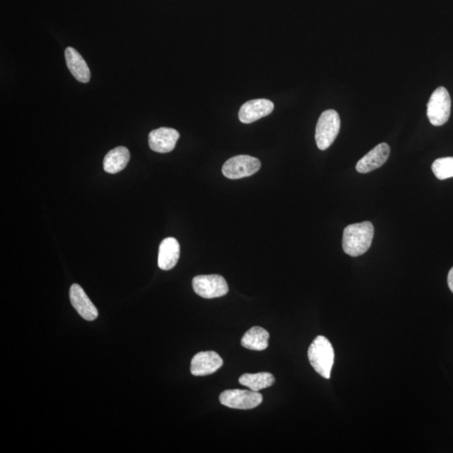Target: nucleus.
Instances as JSON below:
<instances>
[{"mask_svg": "<svg viewBox=\"0 0 453 453\" xmlns=\"http://www.w3.org/2000/svg\"><path fill=\"white\" fill-rule=\"evenodd\" d=\"M70 301L75 310L84 319L94 321L98 316L97 307L91 302L84 289L78 284H74L70 288Z\"/></svg>", "mask_w": 453, "mask_h": 453, "instance_id": "obj_12", "label": "nucleus"}, {"mask_svg": "<svg viewBox=\"0 0 453 453\" xmlns=\"http://www.w3.org/2000/svg\"><path fill=\"white\" fill-rule=\"evenodd\" d=\"M194 292L202 298L212 299L225 296L229 285L219 275H197L193 280Z\"/></svg>", "mask_w": 453, "mask_h": 453, "instance_id": "obj_6", "label": "nucleus"}, {"mask_svg": "<svg viewBox=\"0 0 453 453\" xmlns=\"http://www.w3.org/2000/svg\"><path fill=\"white\" fill-rule=\"evenodd\" d=\"M219 401L222 405L233 409L251 410L261 404L263 396L251 389H229L221 393Z\"/></svg>", "mask_w": 453, "mask_h": 453, "instance_id": "obj_7", "label": "nucleus"}, {"mask_svg": "<svg viewBox=\"0 0 453 453\" xmlns=\"http://www.w3.org/2000/svg\"><path fill=\"white\" fill-rule=\"evenodd\" d=\"M270 334L264 328L253 327L243 335L241 344L247 350L263 351L269 345Z\"/></svg>", "mask_w": 453, "mask_h": 453, "instance_id": "obj_16", "label": "nucleus"}, {"mask_svg": "<svg viewBox=\"0 0 453 453\" xmlns=\"http://www.w3.org/2000/svg\"><path fill=\"white\" fill-rule=\"evenodd\" d=\"M240 384L251 389L253 391L259 392L261 389L272 386L275 382L273 374L267 372L258 374H244L239 379Z\"/></svg>", "mask_w": 453, "mask_h": 453, "instance_id": "obj_17", "label": "nucleus"}, {"mask_svg": "<svg viewBox=\"0 0 453 453\" xmlns=\"http://www.w3.org/2000/svg\"><path fill=\"white\" fill-rule=\"evenodd\" d=\"M308 360L317 374L329 379L334 362V350L327 338L317 336L308 350Z\"/></svg>", "mask_w": 453, "mask_h": 453, "instance_id": "obj_2", "label": "nucleus"}, {"mask_svg": "<svg viewBox=\"0 0 453 453\" xmlns=\"http://www.w3.org/2000/svg\"><path fill=\"white\" fill-rule=\"evenodd\" d=\"M432 170L439 180L453 178V157L437 159L433 162Z\"/></svg>", "mask_w": 453, "mask_h": 453, "instance_id": "obj_18", "label": "nucleus"}, {"mask_svg": "<svg viewBox=\"0 0 453 453\" xmlns=\"http://www.w3.org/2000/svg\"><path fill=\"white\" fill-rule=\"evenodd\" d=\"M179 138L180 134L178 130L162 127L149 133V146L153 151L169 153L173 151Z\"/></svg>", "mask_w": 453, "mask_h": 453, "instance_id": "obj_9", "label": "nucleus"}, {"mask_svg": "<svg viewBox=\"0 0 453 453\" xmlns=\"http://www.w3.org/2000/svg\"><path fill=\"white\" fill-rule=\"evenodd\" d=\"M130 159V154L128 149L124 147H116L104 157L103 169L108 173H117L125 168Z\"/></svg>", "mask_w": 453, "mask_h": 453, "instance_id": "obj_15", "label": "nucleus"}, {"mask_svg": "<svg viewBox=\"0 0 453 453\" xmlns=\"http://www.w3.org/2000/svg\"><path fill=\"white\" fill-rule=\"evenodd\" d=\"M274 103L269 99H253L243 103L239 112V120L243 124H251L253 122L268 116L274 110Z\"/></svg>", "mask_w": 453, "mask_h": 453, "instance_id": "obj_8", "label": "nucleus"}, {"mask_svg": "<svg viewBox=\"0 0 453 453\" xmlns=\"http://www.w3.org/2000/svg\"><path fill=\"white\" fill-rule=\"evenodd\" d=\"M180 258V244L175 238H166L159 248L158 266L163 270L173 269Z\"/></svg>", "mask_w": 453, "mask_h": 453, "instance_id": "obj_13", "label": "nucleus"}, {"mask_svg": "<svg viewBox=\"0 0 453 453\" xmlns=\"http://www.w3.org/2000/svg\"><path fill=\"white\" fill-rule=\"evenodd\" d=\"M374 234V226L369 221L347 226L343 236L344 252L352 257L364 255L372 244Z\"/></svg>", "mask_w": 453, "mask_h": 453, "instance_id": "obj_1", "label": "nucleus"}, {"mask_svg": "<svg viewBox=\"0 0 453 453\" xmlns=\"http://www.w3.org/2000/svg\"><path fill=\"white\" fill-rule=\"evenodd\" d=\"M341 127L338 113L333 110L321 113L316 127L315 139L316 146L321 151H325L334 142Z\"/></svg>", "mask_w": 453, "mask_h": 453, "instance_id": "obj_3", "label": "nucleus"}, {"mask_svg": "<svg viewBox=\"0 0 453 453\" xmlns=\"http://www.w3.org/2000/svg\"><path fill=\"white\" fill-rule=\"evenodd\" d=\"M451 98L447 88L439 87L434 91L428 103V117L434 126L445 125L451 115Z\"/></svg>", "mask_w": 453, "mask_h": 453, "instance_id": "obj_4", "label": "nucleus"}, {"mask_svg": "<svg viewBox=\"0 0 453 453\" xmlns=\"http://www.w3.org/2000/svg\"><path fill=\"white\" fill-rule=\"evenodd\" d=\"M389 154H391V148L388 144H378L357 163V171L366 174L379 168L387 161Z\"/></svg>", "mask_w": 453, "mask_h": 453, "instance_id": "obj_11", "label": "nucleus"}, {"mask_svg": "<svg viewBox=\"0 0 453 453\" xmlns=\"http://www.w3.org/2000/svg\"><path fill=\"white\" fill-rule=\"evenodd\" d=\"M447 283L448 287H449L452 292L453 293V267L449 271V273H448Z\"/></svg>", "mask_w": 453, "mask_h": 453, "instance_id": "obj_19", "label": "nucleus"}, {"mask_svg": "<svg viewBox=\"0 0 453 453\" xmlns=\"http://www.w3.org/2000/svg\"><path fill=\"white\" fill-rule=\"evenodd\" d=\"M68 69L80 83L87 84L91 79V72L87 63L76 49L67 47L65 51Z\"/></svg>", "mask_w": 453, "mask_h": 453, "instance_id": "obj_14", "label": "nucleus"}, {"mask_svg": "<svg viewBox=\"0 0 453 453\" xmlns=\"http://www.w3.org/2000/svg\"><path fill=\"white\" fill-rule=\"evenodd\" d=\"M223 365V360L216 352H200L192 360L191 373L194 376L210 375L215 373Z\"/></svg>", "mask_w": 453, "mask_h": 453, "instance_id": "obj_10", "label": "nucleus"}, {"mask_svg": "<svg viewBox=\"0 0 453 453\" xmlns=\"http://www.w3.org/2000/svg\"><path fill=\"white\" fill-rule=\"evenodd\" d=\"M261 163L257 158L241 155L230 158L222 168L225 178L232 180L248 178L259 171Z\"/></svg>", "mask_w": 453, "mask_h": 453, "instance_id": "obj_5", "label": "nucleus"}]
</instances>
